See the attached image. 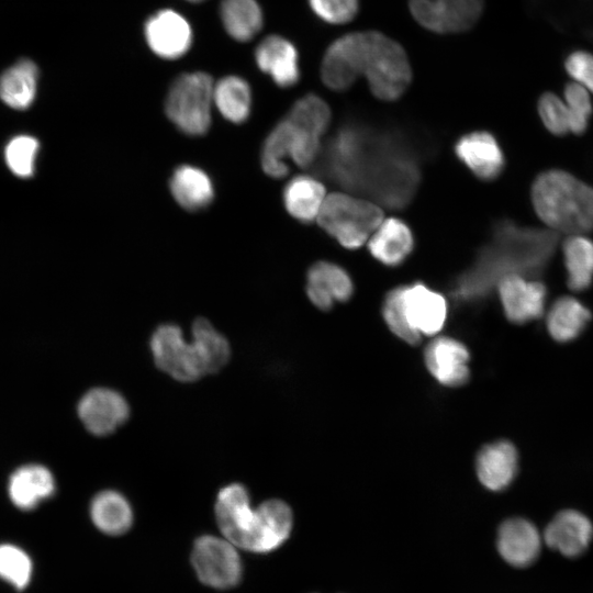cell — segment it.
Returning a JSON list of instances; mask_svg holds the SVG:
<instances>
[{"label":"cell","instance_id":"4dcf8cb0","mask_svg":"<svg viewBox=\"0 0 593 593\" xmlns=\"http://www.w3.org/2000/svg\"><path fill=\"white\" fill-rule=\"evenodd\" d=\"M192 343L203 365L205 374L214 373L226 365L230 358V344L204 317L192 324Z\"/></svg>","mask_w":593,"mask_h":593},{"label":"cell","instance_id":"4316f807","mask_svg":"<svg viewBox=\"0 0 593 593\" xmlns=\"http://www.w3.org/2000/svg\"><path fill=\"white\" fill-rule=\"evenodd\" d=\"M213 102L225 120L244 123L250 115V87L238 76H225L213 87Z\"/></svg>","mask_w":593,"mask_h":593},{"label":"cell","instance_id":"e0dca14e","mask_svg":"<svg viewBox=\"0 0 593 593\" xmlns=\"http://www.w3.org/2000/svg\"><path fill=\"white\" fill-rule=\"evenodd\" d=\"M255 59L259 69L280 88H290L300 80L298 49L280 35L265 37L255 49Z\"/></svg>","mask_w":593,"mask_h":593},{"label":"cell","instance_id":"30bf717a","mask_svg":"<svg viewBox=\"0 0 593 593\" xmlns=\"http://www.w3.org/2000/svg\"><path fill=\"white\" fill-rule=\"evenodd\" d=\"M144 36L154 54L174 60L189 51L193 34L186 18L174 10L164 9L146 20Z\"/></svg>","mask_w":593,"mask_h":593},{"label":"cell","instance_id":"8992f818","mask_svg":"<svg viewBox=\"0 0 593 593\" xmlns=\"http://www.w3.org/2000/svg\"><path fill=\"white\" fill-rule=\"evenodd\" d=\"M215 516L225 539L235 547L255 552L260 517L257 508H251L246 488L233 483L220 490L215 503Z\"/></svg>","mask_w":593,"mask_h":593},{"label":"cell","instance_id":"cb8c5ba5","mask_svg":"<svg viewBox=\"0 0 593 593\" xmlns=\"http://www.w3.org/2000/svg\"><path fill=\"white\" fill-rule=\"evenodd\" d=\"M38 67L29 59L22 58L0 75V99L15 110L29 109L36 97Z\"/></svg>","mask_w":593,"mask_h":593},{"label":"cell","instance_id":"44dd1931","mask_svg":"<svg viewBox=\"0 0 593 593\" xmlns=\"http://www.w3.org/2000/svg\"><path fill=\"white\" fill-rule=\"evenodd\" d=\"M517 451L506 440L484 446L475 461L480 482L489 490L501 491L510 485L517 472Z\"/></svg>","mask_w":593,"mask_h":593},{"label":"cell","instance_id":"6da1fadb","mask_svg":"<svg viewBox=\"0 0 593 593\" xmlns=\"http://www.w3.org/2000/svg\"><path fill=\"white\" fill-rule=\"evenodd\" d=\"M321 79L334 91L349 89L363 75L371 93L395 101L412 82V67L401 44L379 31L345 34L325 51Z\"/></svg>","mask_w":593,"mask_h":593},{"label":"cell","instance_id":"f546056e","mask_svg":"<svg viewBox=\"0 0 593 593\" xmlns=\"http://www.w3.org/2000/svg\"><path fill=\"white\" fill-rule=\"evenodd\" d=\"M590 318V311L581 302L564 296L557 300L548 312L547 328L553 339L569 342L579 336Z\"/></svg>","mask_w":593,"mask_h":593},{"label":"cell","instance_id":"d590c367","mask_svg":"<svg viewBox=\"0 0 593 593\" xmlns=\"http://www.w3.org/2000/svg\"><path fill=\"white\" fill-rule=\"evenodd\" d=\"M32 561L21 548L3 544L0 545V578L16 590L27 586L32 577Z\"/></svg>","mask_w":593,"mask_h":593},{"label":"cell","instance_id":"74e56055","mask_svg":"<svg viewBox=\"0 0 593 593\" xmlns=\"http://www.w3.org/2000/svg\"><path fill=\"white\" fill-rule=\"evenodd\" d=\"M564 103L569 112L570 132L581 134L585 131L592 103L589 90L577 82L567 85Z\"/></svg>","mask_w":593,"mask_h":593},{"label":"cell","instance_id":"f35d334b","mask_svg":"<svg viewBox=\"0 0 593 593\" xmlns=\"http://www.w3.org/2000/svg\"><path fill=\"white\" fill-rule=\"evenodd\" d=\"M316 16L328 24L353 21L360 10V0H307Z\"/></svg>","mask_w":593,"mask_h":593},{"label":"cell","instance_id":"e575fe53","mask_svg":"<svg viewBox=\"0 0 593 593\" xmlns=\"http://www.w3.org/2000/svg\"><path fill=\"white\" fill-rule=\"evenodd\" d=\"M38 149L40 143L35 137L30 135L14 136L4 148V159L8 168L16 177H32Z\"/></svg>","mask_w":593,"mask_h":593},{"label":"cell","instance_id":"1f68e13d","mask_svg":"<svg viewBox=\"0 0 593 593\" xmlns=\"http://www.w3.org/2000/svg\"><path fill=\"white\" fill-rule=\"evenodd\" d=\"M294 126L287 118L278 122L266 136L260 164L264 172L275 179L288 175L289 167L283 159L291 153Z\"/></svg>","mask_w":593,"mask_h":593},{"label":"cell","instance_id":"ffe728a7","mask_svg":"<svg viewBox=\"0 0 593 593\" xmlns=\"http://www.w3.org/2000/svg\"><path fill=\"white\" fill-rule=\"evenodd\" d=\"M169 190L175 201L189 212L206 209L214 199V186L210 176L193 165L177 166L169 178Z\"/></svg>","mask_w":593,"mask_h":593},{"label":"cell","instance_id":"4fadbf2b","mask_svg":"<svg viewBox=\"0 0 593 593\" xmlns=\"http://www.w3.org/2000/svg\"><path fill=\"white\" fill-rule=\"evenodd\" d=\"M402 305L409 325L417 334L435 335L443 328L447 316L446 300L424 283L403 286Z\"/></svg>","mask_w":593,"mask_h":593},{"label":"cell","instance_id":"9c48e42d","mask_svg":"<svg viewBox=\"0 0 593 593\" xmlns=\"http://www.w3.org/2000/svg\"><path fill=\"white\" fill-rule=\"evenodd\" d=\"M407 3L414 20L437 34L470 30L484 8V0H409Z\"/></svg>","mask_w":593,"mask_h":593},{"label":"cell","instance_id":"7402d4cb","mask_svg":"<svg viewBox=\"0 0 593 593\" xmlns=\"http://www.w3.org/2000/svg\"><path fill=\"white\" fill-rule=\"evenodd\" d=\"M55 492L52 472L41 465H26L16 469L9 480V496L23 511L35 508Z\"/></svg>","mask_w":593,"mask_h":593},{"label":"cell","instance_id":"2e32d148","mask_svg":"<svg viewBox=\"0 0 593 593\" xmlns=\"http://www.w3.org/2000/svg\"><path fill=\"white\" fill-rule=\"evenodd\" d=\"M592 538L591 521L574 510L559 512L544 533L546 545L569 558L581 556L588 549Z\"/></svg>","mask_w":593,"mask_h":593},{"label":"cell","instance_id":"3957f363","mask_svg":"<svg viewBox=\"0 0 593 593\" xmlns=\"http://www.w3.org/2000/svg\"><path fill=\"white\" fill-rule=\"evenodd\" d=\"M496 247L492 250L494 273L501 278L508 273L524 277L540 272L550 259L558 235L555 231L521 228L511 223L502 224L495 233Z\"/></svg>","mask_w":593,"mask_h":593},{"label":"cell","instance_id":"484cf974","mask_svg":"<svg viewBox=\"0 0 593 593\" xmlns=\"http://www.w3.org/2000/svg\"><path fill=\"white\" fill-rule=\"evenodd\" d=\"M90 516L98 529L110 536L126 533L133 523L128 501L116 491L98 493L90 504Z\"/></svg>","mask_w":593,"mask_h":593},{"label":"cell","instance_id":"5bb4252c","mask_svg":"<svg viewBox=\"0 0 593 593\" xmlns=\"http://www.w3.org/2000/svg\"><path fill=\"white\" fill-rule=\"evenodd\" d=\"M496 548L505 562L525 568L540 553L541 537L536 526L521 517L506 519L497 530Z\"/></svg>","mask_w":593,"mask_h":593},{"label":"cell","instance_id":"d4e9b609","mask_svg":"<svg viewBox=\"0 0 593 593\" xmlns=\"http://www.w3.org/2000/svg\"><path fill=\"white\" fill-rule=\"evenodd\" d=\"M325 197L323 183L303 175L292 178L282 191L287 212L303 223H311L317 219Z\"/></svg>","mask_w":593,"mask_h":593},{"label":"cell","instance_id":"ab89813d","mask_svg":"<svg viewBox=\"0 0 593 593\" xmlns=\"http://www.w3.org/2000/svg\"><path fill=\"white\" fill-rule=\"evenodd\" d=\"M538 112L542 123L551 133L563 135L570 132L567 105L556 94H542L538 101Z\"/></svg>","mask_w":593,"mask_h":593},{"label":"cell","instance_id":"d6a6232c","mask_svg":"<svg viewBox=\"0 0 593 593\" xmlns=\"http://www.w3.org/2000/svg\"><path fill=\"white\" fill-rule=\"evenodd\" d=\"M568 286L575 291L586 289L593 279V243L581 236L571 235L563 244Z\"/></svg>","mask_w":593,"mask_h":593},{"label":"cell","instance_id":"ac0fdd59","mask_svg":"<svg viewBox=\"0 0 593 593\" xmlns=\"http://www.w3.org/2000/svg\"><path fill=\"white\" fill-rule=\"evenodd\" d=\"M458 158L480 179L493 180L504 167V156L492 134L471 132L460 137L455 146Z\"/></svg>","mask_w":593,"mask_h":593},{"label":"cell","instance_id":"d6986e66","mask_svg":"<svg viewBox=\"0 0 593 593\" xmlns=\"http://www.w3.org/2000/svg\"><path fill=\"white\" fill-rule=\"evenodd\" d=\"M354 286L349 275L338 265L328 261L313 264L306 275V294L318 309L327 311L335 302L350 299Z\"/></svg>","mask_w":593,"mask_h":593},{"label":"cell","instance_id":"8d00e7d4","mask_svg":"<svg viewBox=\"0 0 593 593\" xmlns=\"http://www.w3.org/2000/svg\"><path fill=\"white\" fill-rule=\"evenodd\" d=\"M403 286L389 291L382 305L383 318L392 331L401 339L415 345L421 340V335L409 325L402 305Z\"/></svg>","mask_w":593,"mask_h":593},{"label":"cell","instance_id":"f1b7e54d","mask_svg":"<svg viewBox=\"0 0 593 593\" xmlns=\"http://www.w3.org/2000/svg\"><path fill=\"white\" fill-rule=\"evenodd\" d=\"M257 508L261 521L257 553H267L289 538L293 524L292 511L281 500H268Z\"/></svg>","mask_w":593,"mask_h":593},{"label":"cell","instance_id":"8fae6325","mask_svg":"<svg viewBox=\"0 0 593 593\" xmlns=\"http://www.w3.org/2000/svg\"><path fill=\"white\" fill-rule=\"evenodd\" d=\"M78 415L90 433L105 436L127 421L130 407L119 392L108 388H94L80 399Z\"/></svg>","mask_w":593,"mask_h":593},{"label":"cell","instance_id":"277c9868","mask_svg":"<svg viewBox=\"0 0 593 593\" xmlns=\"http://www.w3.org/2000/svg\"><path fill=\"white\" fill-rule=\"evenodd\" d=\"M213 80L202 71L184 72L171 82L165 113L177 130L188 136H202L211 127Z\"/></svg>","mask_w":593,"mask_h":593},{"label":"cell","instance_id":"7a4b0ae2","mask_svg":"<svg viewBox=\"0 0 593 593\" xmlns=\"http://www.w3.org/2000/svg\"><path fill=\"white\" fill-rule=\"evenodd\" d=\"M532 201L551 231L581 235L593 230V189L564 171L539 175L532 188Z\"/></svg>","mask_w":593,"mask_h":593},{"label":"cell","instance_id":"b9f144b4","mask_svg":"<svg viewBox=\"0 0 593 593\" xmlns=\"http://www.w3.org/2000/svg\"><path fill=\"white\" fill-rule=\"evenodd\" d=\"M190 2H202V1H205V0H188Z\"/></svg>","mask_w":593,"mask_h":593},{"label":"cell","instance_id":"ba28073f","mask_svg":"<svg viewBox=\"0 0 593 593\" xmlns=\"http://www.w3.org/2000/svg\"><path fill=\"white\" fill-rule=\"evenodd\" d=\"M150 349L156 366L176 380L192 382L205 374L193 343L186 342L176 324L159 325L152 335Z\"/></svg>","mask_w":593,"mask_h":593},{"label":"cell","instance_id":"83f0119b","mask_svg":"<svg viewBox=\"0 0 593 593\" xmlns=\"http://www.w3.org/2000/svg\"><path fill=\"white\" fill-rule=\"evenodd\" d=\"M220 15L227 34L238 42L250 41L264 23V14L256 0H222Z\"/></svg>","mask_w":593,"mask_h":593},{"label":"cell","instance_id":"9a60e30c","mask_svg":"<svg viewBox=\"0 0 593 593\" xmlns=\"http://www.w3.org/2000/svg\"><path fill=\"white\" fill-rule=\"evenodd\" d=\"M424 359L430 374L446 387H459L469 379V351L450 337H438L425 349Z\"/></svg>","mask_w":593,"mask_h":593},{"label":"cell","instance_id":"60d3db41","mask_svg":"<svg viewBox=\"0 0 593 593\" xmlns=\"http://www.w3.org/2000/svg\"><path fill=\"white\" fill-rule=\"evenodd\" d=\"M566 69L577 83L593 92V55L585 52L570 54Z\"/></svg>","mask_w":593,"mask_h":593},{"label":"cell","instance_id":"603a6c76","mask_svg":"<svg viewBox=\"0 0 593 593\" xmlns=\"http://www.w3.org/2000/svg\"><path fill=\"white\" fill-rule=\"evenodd\" d=\"M414 238L410 227L401 220H382L369 237L368 248L371 255L387 266L402 264L411 254Z\"/></svg>","mask_w":593,"mask_h":593},{"label":"cell","instance_id":"52a82bcc","mask_svg":"<svg viewBox=\"0 0 593 593\" xmlns=\"http://www.w3.org/2000/svg\"><path fill=\"white\" fill-rule=\"evenodd\" d=\"M191 563L199 580L213 589L234 588L242 579L240 557L227 539L212 535L199 537L193 545Z\"/></svg>","mask_w":593,"mask_h":593},{"label":"cell","instance_id":"7c38bea8","mask_svg":"<svg viewBox=\"0 0 593 593\" xmlns=\"http://www.w3.org/2000/svg\"><path fill=\"white\" fill-rule=\"evenodd\" d=\"M497 290L506 317L516 324L536 320L542 315L546 289L538 281L517 273L500 278Z\"/></svg>","mask_w":593,"mask_h":593},{"label":"cell","instance_id":"5b68a950","mask_svg":"<svg viewBox=\"0 0 593 593\" xmlns=\"http://www.w3.org/2000/svg\"><path fill=\"white\" fill-rule=\"evenodd\" d=\"M382 220L378 205L345 193L326 195L317 215L321 227L350 249L363 245Z\"/></svg>","mask_w":593,"mask_h":593},{"label":"cell","instance_id":"836d02e7","mask_svg":"<svg viewBox=\"0 0 593 593\" xmlns=\"http://www.w3.org/2000/svg\"><path fill=\"white\" fill-rule=\"evenodd\" d=\"M287 118L301 128L321 137L329 125L331 110L322 98L307 93L292 105Z\"/></svg>","mask_w":593,"mask_h":593}]
</instances>
